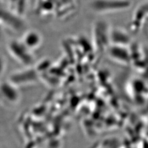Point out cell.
<instances>
[{"label": "cell", "mask_w": 148, "mask_h": 148, "mask_svg": "<svg viewBox=\"0 0 148 148\" xmlns=\"http://www.w3.org/2000/svg\"><path fill=\"white\" fill-rule=\"evenodd\" d=\"M111 45L126 46L131 41V37L127 32L122 29H110L109 35Z\"/></svg>", "instance_id": "277c9868"}, {"label": "cell", "mask_w": 148, "mask_h": 148, "mask_svg": "<svg viewBox=\"0 0 148 148\" xmlns=\"http://www.w3.org/2000/svg\"><path fill=\"white\" fill-rule=\"evenodd\" d=\"M42 41V37L38 32L30 30L25 34L22 42L28 49L32 51L39 47Z\"/></svg>", "instance_id": "8992f818"}, {"label": "cell", "mask_w": 148, "mask_h": 148, "mask_svg": "<svg viewBox=\"0 0 148 148\" xmlns=\"http://www.w3.org/2000/svg\"><path fill=\"white\" fill-rule=\"evenodd\" d=\"M0 95L2 99L12 104H16L19 99V92L12 82H3L0 85Z\"/></svg>", "instance_id": "3957f363"}, {"label": "cell", "mask_w": 148, "mask_h": 148, "mask_svg": "<svg viewBox=\"0 0 148 148\" xmlns=\"http://www.w3.org/2000/svg\"><path fill=\"white\" fill-rule=\"evenodd\" d=\"M130 5L126 0H93L91 2L92 9L98 13H108L121 11Z\"/></svg>", "instance_id": "6da1fadb"}, {"label": "cell", "mask_w": 148, "mask_h": 148, "mask_svg": "<svg viewBox=\"0 0 148 148\" xmlns=\"http://www.w3.org/2000/svg\"><path fill=\"white\" fill-rule=\"evenodd\" d=\"M10 51L12 54L17 60L25 65H29L34 60L33 56L29 49L23 43L15 42L11 43Z\"/></svg>", "instance_id": "7a4b0ae2"}, {"label": "cell", "mask_w": 148, "mask_h": 148, "mask_svg": "<svg viewBox=\"0 0 148 148\" xmlns=\"http://www.w3.org/2000/svg\"><path fill=\"white\" fill-rule=\"evenodd\" d=\"M109 54L112 58L117 61L127 63L131 58V55L126 46L111 45L109 48Z\"/></svg>", "instance_id": "5b68a950"}, {"label": "cell", "mask_w": 148, "mask_h": 148, "mask_svg": "<svg viewBox=\"0 0 148 148\" xmlns=\"http://www.w3.org/2000/svg\"><path fill=\"white\" fill-rule=\"evenodd\" d=\"M145 9L143 8V7L139 8L137 11H136V13L134 16V19L133 21L132 24V30H137V29L140 27L141 24L143 23L142 21H144V11Z\"/></svg>", "instance_id": "52a82bcc"}]
</instances>
